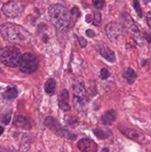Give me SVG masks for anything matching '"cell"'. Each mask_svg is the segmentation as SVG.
I'll list each match as a JSON object with an SVG mask.
<instances>
[{
  "label": "cell",
  "instance_id": "24",
  "mask_svg": "<svg viewBox=\"0 0 151 152\" xmlns=\"http://www.w3.org/2000/svg\"><path fill=\"white\" fill-rule=\"evenodd\" d=\"M93 4H94L95 7L97 9H102L103 8L104 5L105 4V1H93Z\"/></svg>",
  "mask_w": 151,
  "mask_h": 152
},
{
  "label": "cell",
  "instance_id": "29",
  "mask_svg": "<svg viewBox=\"0 0 151 152\" xmlns=\"http://www.w3.org/2000/svg\"><path fill=\"white\" fill-rule=\"evenodd\" d=\"M144 37L145 39L147 41L148 43H151V35L150 34L144 32Z\"/></svg>",
  "mask_w": 151,
  "mask_h": 152
},
{
  "label": "cell",
  "instance_id": "30",
  "mask_svg": "<svg viewBox=\"0 0 151 152\" xmlns=\"http://www.w3.org/2000/svg\"><path fill=\"white\" fill-rule=\"evenodd\" d=\"M85 21H86V22H87V23H90V22H93V15L87 14V16H86Z\"/></svg>",
  "mask_w": 151,
  "mask_h": 152
},
{
  "label": "cell",
  "instance_id": "23",
  "mask_svg": "<svg viewBox=\"0 0 151 152\" xmlns=\"http://www.w3.org/2000/svg\"><path fill=\"white\" fill-rule=\"evenodd\" d=\"M110 76V74L109 71H107L105 68H102L100 71V75H99V77H100L102 80H106L108 77Z\"/></svg>",
  "mask_w": 151,
  "mask_h": 152
},
{
  "label": "cell",
  "instance_id": "10",
  "mask_svg": "<svg viewBox=\"0 0 151 152\" xmlns=\"http://www.w3.org/2000/svg\"><path fill=\"white\" fill-rule=\"evenodd\" d=\"M59 107L64 111H70L69 105V92L67 89H63L59 96Z\"/></svg>",
  "mask_w": 151,
  "mask_h": 152
},
{
  "label": "cell",
  "instance_id": "12",
  "mask_svg": "<svg viewBox=\"0 0 151 152\" xmlns=\"http://www.w3.org/2000/svg\"><path fill=\"white\" fill-rule=\"evenodd\" d=\"M97 50L102 56H103L105 59L110 62H114L115 61V53L111 50L107 46L105 45H99L97 48Z\"/></svg>",
  "mask_w": 151,
  "mask_h": 152
},
{
  "label": "cell",
  "instance_id": "6",
  "mask_svg": "<svg viewBox=\"0 0 151 152\" xmlns=\"http://www.w3.org/2000/svg\"><path fill=\"white\" fill-rule=\"evenodd\" d=\"M73 102L76 108H81L87 101L85 88L82 84L76 85L73 88Z\"/></svg>",
  "mask_w": 151,
  "mask_h": 152
},
{
  "label": "cell",
  "instance_id": "31",
  "mask_svg": "<svg viewBox=\"0 0 151 152\" xmlns=\"http://www.w3.org/2000/svg\"><path fill=\"white\" fill-rule=\"evenodd\" d=\"M3 132H4V129H3V127L0 126V136H1V135L2 134Z\"/></svg>",
  "mask_w": 151,
  "mask_h": 152
},
{
  "label": "cell",
  "instance_id": "7",
  "mask_svg": "<svg viewBox=\"0 0 151 152\" xmlns=\"http://www.w3.org/2000/svg\"><path fill=\"white\" fill-rule=\"evenodd\" d=\"M105 31L110 39L112 41H116L122 36L124 27L116 22H111L105 27Z\"/></svg>",
  "mask_w": 151,
  "mask_h": 152
},
{
  "label": "cell",
  "instance_id": "17",
  "mask_svg": "<svg viewBox=\"0 0 151 152\" xmlns=\"http://www.w3.org/2000/svg\"><path fill=\"white\" fill-rule=\"evenodd\" d=\"M1 95H2L3 98L10 100V99L16 98L18 95V91L16 88H7Z\"/></svg>",
  "mask_w": 151,
  "mask_h": 152
},
{
  "label": "cell",
  "instance_id": "8",
  "mask_svg": "<svg viewBox=\"0 0 151 152\" xmlns=\"http://www.w3.org/2000/svg\"><path fill=\"white\" fill-rule=\"evenodd\" d=\"M124 26L125 27L126 29L127 30L129 33L132 35L136 42L139 45H143V39L141 37L140 32H139V28H137L136 25L134 24L133 21L130 18V16L127 15L126 17V20L124 22Z\"/></svg>",
  "mask_w": 151,
  "mask_h": 152
},
{
  "label": "cell",
  "instance_id": "19",
  "mask_svg": "<svg viewBox=\"0 0 151 152\" xmlns=\"http://www.w3.org/2000/svg\"><path fill=\"white\" fill-rule=\"evenodd\" d=\"M56 86V80L53 79H49L46 81L44 84V90L45 92L48 94H53L55 91V88Z\"/></svg>",
  "mask_w": 151,
  "mask_h": 152
},
{
  "label": "cell",
  "instance_id": "4",
  "mask_svg": "<svg viewBox=\"0 0 151 152\" xmlns=\"http://www.w3.org/2000/svg\"><path fill=\"white\" fill-rule=\"evenodd\" d=\"M19 68L22 73L33 74L38 68V59L31 53H23L19 59Z\"/></svg>",
  "mask_w": 151,
  "mask_h": 152
},
{
  "label": "cell",
  "instance_id": "13",
  "mask_svg": "<svg viewBox=\"0 0 151 152\" xmlns=\"http://www.w3.org/2000/svg\"><path fill=\"white\" fill-rule=\"evenodd\" d=\"M13 126L24 130H30L31 129V125L29 120L23 116H16L15 117L13 122Z\"/></svg>",
  "mask_w": 151,
  "mask_h": 152
},
{
  "label": "cell",
  "instance_id": "26",
  "mask_svg": "<svg viewBox=\"0 0 151 152\" xmlns=\"http://www.w3.org/2000/svg\"><path fill=\"white\" fill-rule=\"evenodd\" d=\"M78 41H79L80 45H81L82 48H85L87 44V40H86L84 38H83V37H78Z\"/></svg>",
  "mask_w": 151,
  "mask_h": 152
},
{
  "label": "cell",
  "instance_id": "5",
  "mask_svg": "<svg viewBox=\"0 0 151 152\" xmlns=\"http://www.w3.org/2000/svg\"><path fill=\"white\" fill-rule=\"evenodd\" d=\"M25 4L22 1H11L4 3L1 10L7 17L14 19L22 16L25 11Z\"/></svg>",
  "mask_w": 151,
  "mask_h": 152
},
{
  "label": "cell",
  "instance_id": "1",
  "mask_svg": "<svg viewBox=\"0 0 151 152\" xmlns=\"http://www.w3.org/2000/svg\"><path fill=\"white\" fill-rule=\"evenodd\" d=\"M0 34L7 41L19 45L28 42L30 37V33L23 27L10 22L0 25Z\"/></svg>",
  "mask_w": 151,
  "mask_h": 152
},
{
  "label": "cell",
  "instance_id": "15",
  "mask_svg": "<svg viewBox=\"0 0 151 152\" xmlns=\"http://www.w3.org/2000/svg\"><path fill=\"white\" fill-rule=\"evenodd\" d=\"M115 118H116V116H115V111H108L102 116V122L104 125L110 126L115 121Z\"/></svg>",
  "mask_w": 151,
  "mask_h": 152
},
{
  "label": "cell",
  "instance_id": "32",
  "mask_svg": "<svg viewBox=\"0 0 151 152\" xmlns=\"http://www.w3.org/2000/svg\"><path fill=\"white\" fill-rule=\"evenodd\" d=\"M1 72H2V70H1V68H0V74H1Z\"/></svg>",
  "mask_w": 151,
  "mask_h": 152
},
{
  "label": "cell",
  "instance_id": "27",
  "mask_svg": "<svg viewBox=\"0 0 151 152\" xmlns=\"http://www.w3.org/2000/svg\"><path fill=\"white\" fill-rule=\"evenodd\" d=\"M71 14L73 15V16H76V17L80 16V12H79V10H78V7H74L71 10Z\"/></svg>",
  "mask_w": 151,
  "mask_h": 152
},
{
  "label": "cell",
  "instance_id": "16",
  "mask_svg": "<svg viewBox=\"0 0 151 152\" xmlns=\"http://www.w3.org/2000/svg\"><path fill=\"white\" fill-rule=\"evenodd\" d=\"M123 77L127 80L129 84H133L137 78V74L131 68H127L123 73Z\"/></svg>",
  "mask_w": 151,
  "mask_h": 152
},
{
  "label": "cell",
  "instance_id": "22",
  "mask_svg": "<svg viewBox=\"0 0 151 152\" xmlns=\"http://www.w3.org/2000/svg\"><path fill=\"white\" fill-rule=\"evenodd\" d=\"M133 7H134L135 10L137 13L138 16H139L140 18L142 17V9H141L140 4H139V2L138 1H134L133 2Z\"/></svg>",
  "mask_w": 151,
  "mask_h": 152
},
{
  "label": "cell",
  "instance_id": "28",
  "mask_svg": "<svg viewBox=\"0 0 151 152\" xmlns=\"http://www.w3.org/2000/svg\"><path fill=\"white\" fill-rule=\"evenodd\" d=\"M86 34H87V36H88L89 37H90V38H92V37H94L95 35H96V34H95L94 31L91 29H87V31H86Z\"/></svg>",
  "mask_w": 151,
  "mask_h": 152
},
{
  "label": "cell",
  "instance_id": "21",
  "mask_svg": "<svg viewBox=\"0 0 151 152\" xmlns=\"http://www.w3.org/2000/svg\"><path fill=\"white\" fill-rule=\"evenodd\" d=\"M66 117H68V118H69L65 119V120H66V123H68V126H76L77 121H78V118H77V117H76L75 116H66Z\"/></svg>",
  "mask_w": 151,
  "mask_h": 152
},
{
  "label": "cell",
  "instance_id": "14",
  "mask_svg": "<svg viewBox=\"0 0 151 152\" xmlns=\"http://www.w3.org/2000/svg\"><path fill=\"white\" fill-rule=\"evenodd\" d=\"M44 125L55 133H56L58 131L60 130L62 128L60 123L56 119L52 117H46L45 120H44Z\"/></svg>",
  "mask_w": 151,
  "mask_h": 152
},
{
  "label": "cell",
  "instance_id": "25",
  "mask_svg": "<svg viewBox=\"0 0 151 152\" xmlns=\"http://www.w3.org/2000/svg\"><path fill=\"white\" fill-rule=\"evenodd\" d=\"M146 21L148 27L151 28V11H148L146 14Z\"/></svg>",
  "mask_w": 151,
  "mask_h": 152
},
{
  "label": "cell",
  "instance_id": "3",
  "mask_svg": "<svg viewBox=\"0 0 151 152\" xmlns=\"http://www.w3.org/2000/svg\"><path fill=\"white\" fill-rule=\"evenodd\" d=\"M21 52L16 46H6L0 50V62L10 68L19 66Z\"/></svg>",
  "mask_w": 151,
  "mask_h": 152
},
{
  "label": "cell",
  "instance_id": "20",
  "mask_svg": "<svg viewBox=\"0 0 151 152\" xmlns=\"http://www.w3.org/2000/svg\"><path fill=\"white\" fill-rule=\"evenodd\" d=\"M102 22V16H101V13L98 11H95L93 15V25H99Z\"/></svg>",
  "mask_w": 151,
  "mask_h": 152
},
{
  "label": "cell",
  "instance_id": "2",
  "mask_svg": "<svg viewBox=\"0 0 151 152\" xmlns=\"http://www.w3.org/2000/svg\"><path fill=\"white\" fill-rule=\"evenodd\" d=\"M50 22L59 31L66 30L70 22V12L65 6L59 4H52L48 8Z\"/></svg>",
  "mask_w": 151,
  "mask_h": 152
},
{
  "label": "cell",
  "instance_id": "11",
  "mask_svg": "<svg viewBox=\"0 0 151 152\" xmlns=\"http://www.w3.org/2000/svg\"><path fill=\"white\" fill-rule=\"evenodd\" d=\"M121 132H122L124 136H126L129 139L136 141V142H141L144 139V136L139 131H136L135 129H121Z\"/></svg>",
  "mask_w": 151,
  "mask_h": 152
},
{
  "label": "cell",
  "instance_id": "9",
  "mask_svg": "<svg viewBox=\"0 0 151 152\" xmlns=\"http://www.w3.org/2000/svg\"><path fill=\"white\" fill-rule=\"evenodd\" d=\"M77 145L81 152H97V145L90 139L84 138L80 140Z\"/></svg>",
  "mask_w": 151,
  "mask_h": 152
},
{
  "label": "cell",
  "instance_id": "18",
  "mask_svg": "<svg viewBox=\"0 0 151 152\" xmlns=\"http://www.w3.org/2000/svg\"><path fill=\"white\" fill-rule=\"evenodd\" d=\"M94 134L99 139H105V138L109 137L110 135H112V132L107 129H95L93 130Z\"/></svg>",
  "mask_w": 151,
  "mask_h": 152
}]
</instances>
